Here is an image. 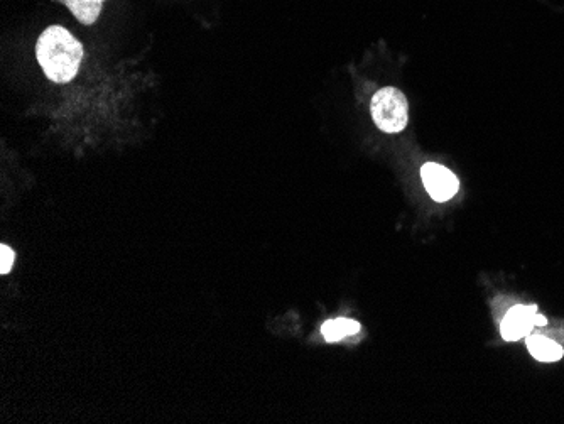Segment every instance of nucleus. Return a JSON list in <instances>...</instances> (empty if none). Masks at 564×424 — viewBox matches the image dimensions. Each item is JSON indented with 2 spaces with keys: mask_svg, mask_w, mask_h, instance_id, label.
Instances as JSON below:
<instances>
[{
  "mask_svg": "<svg viewBox=\"0 0 564 424\" xmlns=\"http://www.w3.org/2000/svg\"><path fill=\"white\" fill-rule=\"evenodd\" d=\"M36 56L46 77L55 83H68L76 77L83 60V46L63 26L44 29L36 44Z\"/></svg>",
  "mask_w": 564,
  "mask_h": 424,
  "instance_id": "f257e3e1",
  "label": "nucleus"
},
{
  "mask_svg": "<svg viewBox=\"0 0 564 424\" xmlns=\"http://www.w3.org/2000/svg\"><path fill=\"white\" fill-rule=\"evenodd\" d=\"M372 119L380 131L399 134L404 131L409 120V105L401 90L394 87L380 88L372 98Z\"/></svg>",
  "mask_w": 564,
  "mask_h": 424,
  "instance_id": "f03ea898",
  "label": "nucleus"
},
{
  "mask_svg": "<svg viewBox=\"0 0 564 424\" xmlns=\"http://www.w3.org/2000/svg\"><path fill=\"white\" fill-rule=\"evenodd\" d=\"M424 188L434 202H448L460 188V181L443 164L426 163L421 168Z\"/></svg>",
  "mask_w": 564,
  "mask_h": 424,
  "instance_id": "7ed1b4c3",
  "label": "nucleus"
},
{
  "mask_svg": "<svg viewBox=\"0 0 564 424\" xmlns=\"http://www.w3.org/2000/svg\"><path fill=\"white\" fill-rule=\"evenodd\" d=\"M537 306L517 305L510 308L500 325V333L507 342H517L521 338L531 335L532 328L536 327Z\"/></svg>",
  "mask_w": 564,
  "mask_h": 424,
  "instance_id": "20e7f679",
  "label": "nucleus"
},
{
  "mask_svg": "<svg viewBox=\"0 0 564 424\" xmlns=\"http://www.w3.org/2000/svg\"><path fill=\"white\" fill-rule=\"evenodd\" d=\"M526 343L532 357L539 362H558L563 359V347L551 338L544 337V335H529Z\"/></svg>",
  "mask_w": 564,
  "mask_h": 424,
  "instance_id": "39448f33",
  "label": "nucleus"
},
{
  "mask_svg": "<svg viewBox=\"0 0 564 424\" xmlns=\"http://www.w3.org/2000/svg\"><path fill=\"white\" fill-rule=\"evenodd\" d=\"M63 4L83 26H92L100 16L105 0H63Z\"/></svg>",
  "mask_w": 564,
  "mask_h": 424,
  "instance_id": "423d86ee",
  "label": "nucleus"
},
{
  "mask_svg": "<svg viewBox=\"0 0 564 424\" xmlns=\"http://www.w3.org/2000/svg\"><path fill=\"white\" fill-rule=\"evenodd\" d=\"M360 332V323L348 318H337V320L326 321L321 327V333L325 337L326 342H340L342 338L352 337Z\"/></svg>",
  "mask_w": 564,
  "mask_h": 424,
  "instance_id": "0eeeda50",
  "label": "nucleus"
},
{
  "mask_svg": "<svg viewBox=\"0 0 564 424\" xmlns=\"http://www.w3.org/2000/svg\"><path fill=\"white\" fill-rule=\"evenodd\" d=\"M0 257H2V262H0V272L2 274H7L11 272L12 264H14V252L11 251L9 245H0Z\"/></svg>",
  "mask_w": 564,
  "mask_h": 424,
  "instance_id": "6e6552de",
  "label": "nucleus"
}]
</instances>
